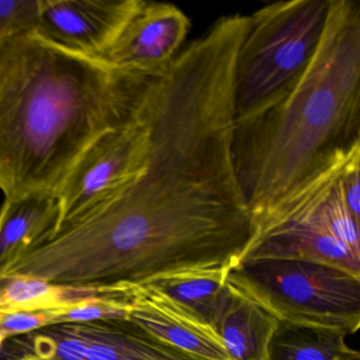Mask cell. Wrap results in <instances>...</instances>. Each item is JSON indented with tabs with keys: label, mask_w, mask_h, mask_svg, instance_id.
I'll return each mask as SVG.
<instances>
[{
	"label": "cell",
	"mask_w": 360,
	"mask_h": 360,
	"mask_svg": "<svg viewBox=\"0 0 360 360\" xmlns=\"http://www.w3.org/2000/svg\"><path fill=\"white\" fill-rule=\"evenodd\" d=\"M153 77L64 47L37 30L0 41V191L56 195L98 138L138 112Z\"/></svg>",
	"instance_id": "6da1fadb"
},
{
	"label": "cell",
	"mask_w": 360,
	"mask_h": 360,
	"mask_svg": "<svg viewBox=\"0 0 360 360\" xmlns=\"http://www.w3.org/2000/svg\"><path fill=\"white\" fill-rule=\"evenodd\" d=\"M360 144V8L328 0L304 69L235 117L233 159L252 219Z\"/></svg>",
	"instance_id": "7a4b0ae2"
},
{
	"label": "cell",
	"mask_w": 360,
	"mask_h": 360,
	"mask_svg": "<svg viewBox=\"0 0 360 360\" xmlns=\"http://www.w3.org/2000/svg\"><path fill=\"white\" fill-rule=\"evenodd\" d=\"M243 231L157 203L136 181L52 231L5 269L72 288L141 286L180 271L235 269Z\"/></svg>",
	"instance_id": "3957f363"
},
{
	"label": "cell",
	"mask_w": 360,
	"mask_h": 360,
	"mask_svg": "<svg viewBox=\"0 0 360 360\" xmlns=\"http://www.w3.org/2000/svg\"><path fill=\"white\" fill-rule=\"evenodd\" d=\"M227 284L280 323L353 335L360 328V276L317 263L259 260L231 269Z\"/></svg>",
	"instance_id": "277c9868"
},
{
	"label": "cell",
	"mask_w": 360,
	"mask_h": 360,
	"mask_svg": "<svg viewBox=\"0 0 360 360\" xmlns=\"http://www.w3.org/2000/svg\"><path fill=\"white\" fill-rule=\"evenodd\" d=\"M328 7V0H290L248 16L236 64V117L260 104L307 67L321 39Z\"/></svg>",
	"instance_id": "5b68a950"
},
{
	"label": "cell",
	"mask_w": 360,
	"mask_h": 360,
	"mask_svg": "<svg viewBox=\"0 0 360 360\" xmlns=\"http://www.w3.org/2000/svg\"><path fill=\"white\" fill-rule=\"evenodd\" d=\"M337 184L334 176H317L255 218L239 264L271 259L304 261L359 276L360 256L330 233Z\"/></svg>",
	"instance_id": "8992f818"
},
{
	"label": "cell",
	"mask_w": 360,
	"mask_h": 360,
	"mask_svg": "<svg viewBox=\"0 0 360 360\" xmlns=\"http://www.w3.org/2000/svg\"><path fill=\"white\" fill-rule=\"evenodd\" d=\"M205 360L172 347L129 319L94 320L47 326L12 337L0 360Z\"/></svg>",
	"instance_id": "52a82bcc"
},
{
	"label": "cell",
	"mask_w": 360,
	"mask_h": 360,
	"mask_svg": "<svg viewBox=\"0 0 360 360\" xmlns=\"http://www.w3.org/2000/svg\"><path fill=\"white\" fill-rule=\"evenodd\" d=\"M145 96L129 122L103 134L73 166L56 193L54 231L112 197L142 172L150 144Z\"/></svg>",
	"instance_id": "ba28073f"
},
{
	"label": "cell",
	"mask_w": 360,
	"mask_h": 360,
	"mask_svg": "<svg viewBox=\"0 0 360 360\" xmlns=\"http://www.w3.org/2000/svg\"><path fill=\"white\" fill-rule=\"evenodd\" d=\"M141 4L142 0H39L35 30L69 49L101 58Z\"/></svg>",
	"instance_id": "9c48e42d"
},
{
	"label": "cell",
	"mask_w": 360,
	"mask_h": 360,
	"mask_svg": "<svg viewBox=\"0 0 360 360\" xmlns=\"http://www.w3.org/2000/svg\"><path fill=\"white\" fill-rule=\"evenodd\" d=\"M189 29L191 20L180 8L142 0L119 39L101 58L123 72L155 77L178 56Z\"/></svg>",
	"instance_id": "30bf717a"
},
{
	"label": "cell",
	"mask_w": 360,
	"mask_h": 360,
	"mask_svg": "<svg viewBox=\"0 0 360 360\" xmlns=\"http://www.w3.org/2000/svg\"><path fill=\"white\" fill-rule=\"evenodd\" d=\"M130 321L172 347L205 360H231L219 333L149 284L138 286Z\"/></svg>",
	"instance_id": "8fae6325"
},
{
	"label": "cell",
	"mask_w": 360,
	"mask_h": 360,
	"mask_svg": "<svg viewBox=\"0 0 360 360\" xmlns=\"http://www.w3.org/2000/svg\"><path fill=\"white\" fill-rule=\"evenodd\" d=\"M134 288H72L41 278L0 275V314L39 311L90 302L131 303Z\"/></svg>",
	"instance_id": "7c38bea8"
},
{
	"label": "cell",
	"mask_w": 360,
	"mask_h": 360,
	"mask_svg": "<svg viewBox=\"0 0 360 360\" xmlns=\"http://www.w3.org/2000/svg\"><path fill=\"white\" fill-rule=\"evenodd\" d=\"M58 199L31 193L4 200L0 207V273L56 229Z\"/></svg>",
	"instance_id": "4fadbf2b"
},
{
	"label": "cell",
	"mask_w": 360,
	"mask_h": 360,
	"mask_svg": "<svg viewBox=\"0 0 360 360\" xmlns=\"http://www.w3.org/2000/svg\"><path fill=\"white\" fill-rule=\"evenodd\" d=\"M278 326L271 314L231 290L216 330L231 360H269V345Z\"/></svg>",
	"instance_id": "5bb4252c"
},
{
	"label": "cell",
	"mask_w": 360,
	"mask_h": 360,
	"mask_svg": "<svg viewBox=\"0 0 360 360\" xmlns=\"http://www.w3.org/2000/svg\"><path fill=\"white\" fill-rule=\"evenodd\" d=\"M231 269L227 266L191 269L158 278L147 284L167 295L216 330L217 322L231 296L227 284Z\"/></svg>",
	"instance_id": "9a60e30c"
},
{
	"label": "cell",
	"mask_w": 360,
	"mask_h": 360,
	"mask_svg": "<svg viewBox=\"0 0 360 360\" xmlns=\"http://www.w3.org/2000/svg\"><path fill=\"white\" fill-rule=\"evenodd\" d=\"M347 335L326 328L280 323L269 345V360H360Z\"/></svg>",
	"instance_id": "2e32d148"
},
{
	"label": "cell",
	"mask_w": 360,
	"mask_h": 360,
	"mask_svg": "<svg viewBox=\"0 0 360 360\" xmlns=\"http://www.w3.org/2000/svg\"><path fill=\"white\" fill-rule=\"evenodd\" d=\"M39 0H0V41L24 31L35 30Z\"/></svg>",
	"instance_id": "e0dca14e"
},
{
	"label": "cell",
	"mask_w": 360,
	"mask_h": 360,
	"mask_svg": "<svg viewBox=\"0 0 360 360\" xmlns=\"http://www.w3.org/2000/svg\"><path fill=\"white\" fill-rule=\"evenodd\" d=\"M360 151L354 153L349 159L345 169V199L347 206L353 214L354 219L359 223L360 220Z\"/></svg>",
	"instance_id": "ac0fdd59"
},
{
	"label": "cell",
	"mask_w": 360,
	"mask_h": 360,
	"mask_svg": "<svg viewBox=\"0 0 360 360\" xmlns=\"http://www.w3.org/2000/svg\"><path fill=\"white\" fill-rule=\"evenodd\" d=\"M6 340H7V339H6L3 335L0 334V347H3V345L5 343Z\"/></svg>",
	"instance_id": "d6986e66"
}]
</instances>
